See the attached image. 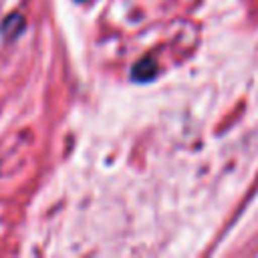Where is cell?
<instances>
[{"label":"cell","instance_id":"obj_1","mask_svg":"<svg viewBox=\"0 0 258 258\" xmlns=\"http://www.w3.org/2000/svg\"><path fill=\"white\" fill-rule=\"evenodd\" d=\"M159 73V67L157 62L151 58V56H145L141 60H137L131 69V79L135 83H147V81H153Z\"/></svg>","mask_w":258,"mask_h":258},{"label":"cell","instance_id":"obj_2","mask_svg":"<svg viewBox=\"0 0 258 258\" xmlns=\"http://www.w3.org/2000/svg\"><path fill=\"white\" fill-rule=\"evenodd\" d=\"M24 28V18L20 16V14H10L4 22H2V34L6 36V38H14V36H18L20 34V30Z\"/></svg>","mask_w":258,"mask_h":258},{"label":"cell","instance_id":"obj_3","mask_svg":"<svg viewBox=\"0 0 258 258\" xmlns=\"http://www.w3.org/2000/svg\"><path fill=\"white\" fill-rule=\"evenodd\" d=\"M77 2H87V0H77Z\"/></svg>","mask_w":258,"mask_h":258}]
</instances>
